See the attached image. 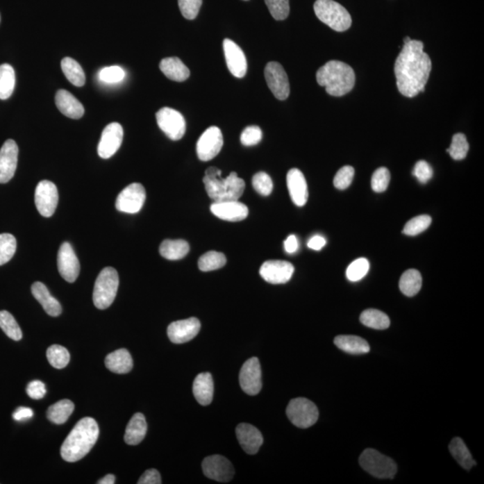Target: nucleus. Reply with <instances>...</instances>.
Here are the masks:
<instances>
[{
	"label": "nucleus",
	"instance_id": "aec40b11",
	"mask_svg": "<svg viewBox=\"0 0 484 484\" xmlns=\"http://www.w3.org/2000/svg\"><path fill=\"white\" fill-rule=\"evenodd\" d=\"M18 147L13 140H8L0 149V183H8L14 177L18 161Z\"/></svg>",
	"mask_w": 484,
	"mask_h": 484
},
{
	"label": "nucleus",
	"instance_id": "bb28decb",
	"mask_svg": "<svg viewBox=\"0 0 484 484\" xmlns=\"http://www.w3.org/2000/svg\"><path fill=\"white\" fill-rule=\"evenodd\" d=\"M214 391V381L210 373L203 372L197 376L193 383V394L200 405H210Z\"/></svg>",
	"mask_w": 484,
	"mask_h": 484
},
{
	"label": "nucleus",
	"instance_id": "8fccbe9b",
	"mask_svg": "<svg viewBox=\"0 0 484 484\" xmlns=\"http://www.w3.org/2000/svg\"><path fill=\"white\" fill-rule=\"evenodd\" d=\"M390 172L387 168L381 167L376 169L372 178V190L377 193L386 191L390 185Z\"/></svg>",
	"mask_w": 484,
	"mask_h": 484
},
{
	"label": "nucleus",
	"instance_id": "c756f323",
	"mask_svg": "<svg viewBox=\"0 0 484 484\" xmlns=\"http://www.w3.org/2000/svg\"><path fill=\"white\" fill-rule=\"evenodd\" d=\"M106 365L110 372L126 374L133 369V359L128 350L119 349L108 354Z\"/></svg>",
	"mask_w": 484,
	"mask_h": 484
},
{
	"label": "nucleus",
	"instance_id": "a878e982",
	"mask_svg": "<svg viewBox=\"0 0 484 484\" xmlns=\"http://www.w3.org/2000/svg\"><path fill=\"white\" fill-rule=\"evenodd\" d=\"M32 294L49 316L58 317L62 312V308H61L60 302L51 294L48 288L42 283L35 282L33 283Z\"/></svg>",
	"mask_w": 484,
	"mask_h": 484
},
{
	"label": "nucleus",
	"instance_id": "58836bf2",
	"mask_svg": "<svg viewBox=\"0 0 484 484\" xmlns=\"http://www.w3.org/2000/svg\"><path fill=\"white\" fill-rule=\"evenodd\" d=\"M226 257L223 253L209 251L203 254L199 260V268L203 272L220 269L226 264Z\"/></svg>",
	"mask_w": 484,
	"mask_h": 484
},
{
	"label": "nucleus",
	"instance_id": "09e8293b",
	"mask_svg": "<svg viewBox=\"0 0 484 484\" xmlns=\"http://www.w3.org/2000/svg\"><path fill=\"white\" fill-rule=\"evenodd\" d=\"M125 71L118 66L104 67L99 72V79L106 84H117L124 80Z\"/></svg>",
	"mask_w": 484,
	"mask_h": 484
},
{
	"label": "nucleus",
	"instance_id": "864d4df0",
	"mask_svg": "<svg viewBox=\"0 0 484 484\" xmlns=\"http://www.w3.org/2000/svg\"><path fill=\"white\" fill-rule=\"evenodd\" d=\"M262 137H263V134H262L260 126H247L244 131H242V135H240V141H242L243 146L252 147L260 143Z\"/></svg>",
	"mask_w": 484,
	"mask_h": 484
},
{
	"label": "nucleus",
	"instance_id": "423d86ee",
	"mask_svg": "<svg viewBox=\"0 0 484 484\" xmlns=\"http://www.w3.org/2000/svg\"><path fill=\"white\" fill-rule=\"evenodd\" d=\"M119 274L115 268L106 267L95 281L92 301L99 310H106L113 303L118 292Z\"/></svg>",
	"mask_w": 484,
	"mask_h": 484
},
{
	"label": "nucleus",
	"instance_id": "bf43d9fd",
	"mask_svg": "<svg viewBox=\"0 0 484 484\" xmlns=\"http://www.w3.org/2000/svg\"><path fill=\"white\" fill-rule=\"evenodd\" d=\"M326 243V240L324 237L315 235L308 242V247L311 249H314V251H320L325 247Z\"/></svg>",
	"mask_w": 484,
	"mask_h": 484
},
{
	"label": "nucleus",
	"instance_id": "a211bd4d",
	"mask_svg": "<svg viewBox=\"0 0 484 484\" xmlns=\"http://www.w3.org/2000/svg\"><path fill=\"white\" fill-rule=\"evenodd\" d=\"M123 128L119 123L113 122L103 129L100 143L98 144V155L103 159H109L115 155L122 146Z\"/></svg>",
	"mask_w": 484,
	"mask_h": 484
},
{
	"label": "nucleus",
	"instance_id": "6ab92c4d",
	"mask_svg": "<svg viewBox=\"0 0 484 484\" xmlns=\"http://www.w3.org/2000/svg\"><path fill=\"white\" fill-rule=\"evenodd\" d=\"M201 328V324L197 317L178 320L168 326V337L174 344L187 343L195 338Z\"/></svg>",
	"mask_w": 484,
	"mask_h": 484
},
{
	"label": "nucleus",
	"instance_id": "7c9ffc66",
	"mask_svg": "<svg viewBox=\"0 0 484 484\" xmlns=\"http://www.w3.org/2000/svg\"><path fill=\"white\" fill-rule=\"evenodd\" d=\"M334 343L339 349L351 354L368 353L371 349L365 339L356 335H338Z\"/></svg>",
	"mask_w": 484,
	"mask_h": 484
},
{
	"label": "nucleus",
	"instance_id": "a19ab883",
	"mask_svg": "<svg viewBox=\"0 0 484 484\" xmlns=\"http://www.w3.org/2000/svg\"><path fill=\"white\" fill-rule=\"evenodd\" d=\"M46 356L49 365L55 369H63L70 362L69 351L61 345L53 344L49 347Z\"/></svg>",
	"mask_w": 484,
	"mask_h": 484
},
{
	"label": "nucleus",
	"instance_id": "f3484780",
	"mask_svg": "<svg viewBox=\"0 0 484 484\" xmlns=\"http://www.w3.org/2000/svg\"><path fill=\"white\" fill-rule=\"evenodd\" d=\"M58 268L67 282L74 283L80 273V264L75 251L69 242H64L58 253Z\"/></svg>",
	"mask_w": 484,
	"mask_h": 484
},
{
	"label": "nucleus",
	"instance_id": "4be33fe9",
	"mask_svg": "<svg viewBox=\"0 0 484 484\" xmlns=\"http://www.w3.org/2000/svg\"><path fill=\"white\" fill-rule=\"evenodd\" d=\"M212 214L228 222H240L244 220L249 215V209L244 203L238 200L232 201L214 202L211 205Z\"/></svg>",
	"mask_w": 484,
	"mask_h": 484
},
{
	"label": "nucleus",
	"instance_id": "603ef678",
	"mask_svg": "<svg viewBox=\"0 0 484 484\" xmlns=\"http://www.w3.org/2000/svg\"><path fill=\"white\" fill-rule=\"evenodd\" d=\"M202 0H178L181 14L187 20H193L199 13Z\"/></svg>",
	"mask_w": 484,
	"mask_h": 484
},
{
	"label": "nucleus",
	"instance_id": "f8f14e48",
	"mask_svg": "<svg viewBox=\"0 0 484 484\" xmlns=\"http://www.w3.org/2000/svg\"><path fill=\"white\" fill-rule=\"evenodd\" d=\"M37 210L44 217H51L56 211L58 192L56 185L42 181L37 185L35 195Z\"/></svg>",
	"mask_w": 484,
	"mask_h": 484
},
{
	"label": "nucleus",
	"instance_id": "1a4fd4ad",
	"mask_svg": "<svg viewBox=\"0 0 484 484\" xmlns=\"http://www.w3.org/2000/svg\"><path fill=\"white\" fill-rule=\"evenodd\" d=\"M157 124L169 140H181L186 132V122L183 114L172 108L165 107L156 113Z\"/></svg>",
	"mask_w": 484,
	"mask_h": 484
},
{
	"label": "nucleus",
	"instance_id": "c85d7f7f",
	"mask_svg": "<svg viewBox=\"0 0 484 484\" xmlns=\"http://www.w3.org/2000/svg\"><path fill=\"white\" fill-rule=\"evenodd\" d=\"M160 69L166 78L176 82H183L190 78V72L186 65L178 58H163L160 63Z\"/></svg>",
	"mask_w": 484,
	"mask_h": 484
},
{
	"label": "nucleus",
	"instance_id": "0eeeda50",
	"mask_svg": "<svg viewBox=\"0 0 484 484\" xmlns=\"http://www.w3.org/2000/svg\"><path fill=\"white\" fill-rule=\"evenodd\" d=\"M360 467L372 476L381 479H393L397 467L393 459L382 455L377 450L368 449L362 452L359 459Z\"/></svg>",
	"mask_w": 484,
	"mask_h": 484
},
{
	"label": "nucleus",
	"instance_id": "a18cd8bd",
	"mask_svg": "<svg viewBox=\"0 0 484 484\" xmlns=\"http://www.w3.org/2000/svg\"><path fill=\"white\" fill-rule=\"evenodd\" d=\"M369 263L365 258H358L350 264L347 270V276L351 282H358L368 274Z\"/></svg>",
	"mask_w": 484,
	"mask_h": 484
},
{
	"label": "nucleus",
	"instance_id": "72a5a7b5",
	"mask_svg": "<svg viewBox=\"0 0 484 484\" xmlns=\"http://www.w3.org/2000/svg\"><path fill=\"white\" fill-rule=\"evenodd\" d=\"M75 405L72 401L64 399L58 401L54 405L49 406L47 417L49 421L56 424H63L73 414Z\"/></svg>",
	"mask_w": 484,
	"mask_h": 484
},
{
	"label": "nucleus",
	"instance_id": "e2e57ef3",
	"mask_svg": "<svg viewBox=\"0 0 484 484\" xmlns=\"http://www.w3.org/2000/svg\"><path fill=\"white\" fill-rule=\"evenodd\" d=\"M411 41H412V40H411V38H410V37H406L405 40H403V42H405V43H407V42H409Z\"/></svg>",
	"mask_w": 484,
	"mask_h": 484
},
{
	"label": "nucleus",
	"instance_id": "052dcab7",
	"mask_svg": "<svg viewBox=\"0 0 484 484\" xmlns=\"http://www.w3.org/2000/svg\"><path fill=\"white\" fill-rule=\"evenodd\" d=\"M285 251L289 253V254H294L299 249V242L297 237L295 235H290L287 239L285 240Z\"/></svg>",
	"mask_w": 484,
	"mask_h": 484
},
{
	"label": "nucleus",
	"instance_id": "13d9d810",
	"mask_svg": "<svg viewBox=\"0 0 484 484\" xmlns=\"http://www.w3.org/2000/svg\"><path fill=\"white\" fill-rule=\"evenodd\" d=\"M33 416V411L28 407H18L13 414L14 420L17 422L28 421Z\"/></svg>",
	"mask_w": 484,
	"mask_h": 484
},
{
	"label": "nucleus",
	"instance_id": "7ed1b4c3",
	"mask_svg": "<svg viewBox=\"0 0 484 484\" xmlns=\"http://www.w3.org/2000/svg\"><path fill=\"white\" fill-rule=\"evenodd\" d=\"M317 81L325 86L332 97H340L348 94L356 85V73L349 65L338 60L328 61L317 72Z\"/></svg>",
	"mask_w": 484,
	"mask_h": 484
},
{
	"label": "nucleus",
	"instance_id": "6e6d98bb",
	"mask_svg": "<svg viewBox=\"0 0 484 484\" xmlns=\"http://www.w3.org/2000/svg\"><path fill=\"white\" fill-rule=\"evenodd\" d=\"M46 386L41 381H33L30 382L26 387L27 394L32 399L40 400L42 399L46 394Z\"/></svg>",
	"mask_w": 484,
	"mask_h": 484
},
{
	"label": "nucleus",
	"instance_id": "37998d69",
	"mask_svg": "<svg viewBox=\"0 0 484 484\" xmlns=\"http://www.w3.org/2000/svg\"><path fill=\"white\" fill-rule=\"evenodd\" d=\"M468 150H469V144H468L467 137L464 134H456L453 137L452 143L450 147L447 149L450 156L456 161H460L467 157Z\"/></svg>",
	"mask_w": 484,
	"mask_h": 484
},
{
	"label": "nucleus",
	"instance_id": "20e7f679",
	"mask_svg": "<svg viewBox=\"0 0 484 484\" xmlns=\"http://www.w3.org/2000/svg\"><path fill=\"white\" fill-rule=\"evenodd\" d=\"M203 178L206 192L214 202L238 200L245 190V181L236 172H231L226 178H222V171L217 167H209Z\"/></svg>",
	"mask_w": 484,
	"mask_h": 484
},
{
	"label": "nucleus",
	"instance_id": "4d7b16f0",
	"mask_svg": "<svg viewBox=\"0 0 484 484\" xmlns=\"http://www.w3.org/2000/svg\"><path fill=\"white\" fill-rule=\"evenodd\" d=\"M138 484H161V474L156 469H149L144 472L143 476L138 480Z\"/></svg>",
	"mask_w": 484,
	"mask_h": 484
},
{
	"label": "nucleus",
	"instance_id": "f704fd0d",
	"mask_svg": "<svg viewBox=\"0 0 484 484\" xmlns=\"http://www.w3.org/2000/svg\"><path fill=\"white\" fill-rule=\"evenodd\" d=\"M422 278L420 272L415 269H409L401 276L399 282L400 291L408 297H412L420 292Z\"/></svg>",
	"mask_w": 484,
	"mask_h": 484
},
{
	"label": "nucleus",
	"instance_id": "cd10ccee",
	"mask_svg": "<svg viewBox=\"0 0 484 484\" xmlns=\"http://www.w3.org/2000/svg\"><path fill=\"white\" fill-rule=\"evenodd\" d=\"M147 433V424L144 415L137 412L126 428L124 440L128 445L135 446L143 442Z\"/></svg>",
	"mask_w": 484,
	"mask_h": 484
},
{
	"label": "nucleus",
	"instance_id": "5fc2aeb1",
	"mask_svg": "<svg viewBox=\"0 0 484 484\" xmlns=\"http://www.w3.org/2000/svg\"><path fill=\"white\" fill-rule=\"evenodd\" d=\"M412 175H414L421 183L425 184L433 178V171L427 162L419 161L416 162L415 165Z\"/></svg>",
	"mask_w": 484,
	"mask_h": 484
},
{
	"label": "nucleus",
	"instance_id": "2eb2a0df",
	"mask_svg": "<svg viewBox=\"0 0 484 484\" xmlns=\"http://www.w3.org/2000/svg\"><path fill=\"white\" fill-rule=\"evenodd\" d=\"M240 385L249 396H256L262 388V372L260 360L257 357L249 359L240 372Z\"/></svg>",
	"mask_w": 484,
	"mask_h": 484
},
{
	"label": "nucleus",
	"instance_id": "39448f33",
	"mask_svg": "<svg viewBox=\"0 0 484 484\" xmlns=\"http://www.w3.org/2000/svg\"><path fill=\"white\" fill-rule=\"evenodd\" d=\"M314 11L322 23L337 32L349 29L353 22L349 12L334 0H317Z\"/></svg>",
	"mask_w": 484,
	"mask_h": 484
},
{
	"label": "nucleus",
	"instance_id": "79ce46f5",
	"mask_svg": "<svg viewBox=\"0 0 484 484\" xmlns=\"http://www.w3.org/2000/svg\"><path fill=\"white\" fill-rule=\"evenodd\" d=\"M17 251V240L10 233L0 234V266L7 264Z\"/></svg>",
	"mask_w": 484,
	"mask_h": 484
},
{
	"label": "nucleus",
	"instance_id": "2f4dec72",
	"mask_svg": "<svg viewBox=\"0 0 484 484\" xmlns=\"http://www.w3.org/2000/svg\"><path fill=\"white\" fill-rule=\"evenodd\" d=\"M189 251V243L183 240H165L160 246V254L169 260H181Z\"/></svg>",
	"mask_w": 484,
	"mask_h": 484
},
{
	"label": "nucleus",
	"instance_id": "c9c22d12",
	"mask_svg": "<svg viewBox=\"0 0 484 484\" xmlns=\"http://www.w3.org/2000/svg\"><path fill=\"white\" fill-rule=\"evenodd\" d=\"M61 69L71 84L78 86V87L85 85V72L78 61L69 57L65 58L61 61Z\"/></svg>",
	"mask_w": 484,
	"mask_h": 484
},
{
	"label": "nucleus",
	"instance_id": "9b49d317",
	"mask_svg": "<svg viewBox=\"0 0 484 484\" xmlns=\"http://www.w3.org/2000/svg\"><path fill=\"white\" fill-rule=\"evenodd\" d=\"M224 146V137L221 129L210 126L199 137L197 144V153L203 162H208L217 156Z\"/></svg>",
	"mask_w": 484,
	"mask_h": 484
},
{
	"label": "nucleus",
	"instance_id": "4c0bfd02",
	"mask_svg": "<svg viewBox=\"0 0 484 484\" xmlns=\"http://www.w3.org/2000/svg\"><path fill=\"white\" fill-rule=\"evenodd\" d=\"M15 85V73L9 64L0 66V99L7 100L13 94Z\"/></svg>",
	"mask_w": 484,
	"mask_h": 484
},
{
	"label": "nucleus",
	"instance_id": "ddd939ff",
	"mask_svg": "<svg viewBox=\"0 0 484 484\" xmlns=\"http://www.w3.org/2000/svg\"><path fill=\"white\" fill-rule=\"evenodd\" d=\"M267 84L274 97L278 100H286L290 95V84L287 74L281 64L269 62L265 69Z\"/></svg>",
	"mask_w": 484,
	"mask_h": 484
},
{
	"label": "nucleus",
	"instance_id": "393cba45",
	"mask_svg": "<svg viewBox=\"0 0 484 484\" xmlns=\"http://www.w3.org/2000/svg\"><path fill=\"white\" fill-rule=\"evenodd\" d=\"M55 101H56L58 109L65 116L73 119H78L84 116L85 108L83 104L67 90L64 89L58 90Z\"/></svg>",
	"mask_w": 484,
	"mask_h": 484
},
{
	"label": "nucleus",
	"instance_id": "dca6fc26",
	"mask_svg": "<svg viewBox=\"0 0 484 484\" xmlns=\"http://www.w3.org/2000/svg\"><path fill=\"white\" fill-rule=\"evenodd\" d=\"M294 273V267L287 261L268 260L262 265L260 274L267 283L282 285L291 280Z\"/></svg>",
	"mask_w": 484,
	"mask_h": 484
},
{
	"label": "nucleus",
	"instance_id": "4468645a",
	"mask_svg": "<svg viewBox=\"0 0 484 484\" xmlns=\"http://www.w3.org/2000/svg\"><path fill=\"white\" fill-rule=\"evenodd\" d=\"M203 474L217 482L228 483L233 479L235 471L226 458L220 455L208 456L202 463Z\"/></svg>",
	"mask_w": 484,
	"mask_h": 484
},
{
	"label": "nucleus",
	"instance_id": "b1692460",
	"mask_svg": "<svg viewBox=\"0 0 484 484\" xmlns=\"http://www.w3.org/2000/svg\"><path fill=\"white\" fill-rule=\"evenodd\" d=\"M287 187L292 202L298 206H303L308 201L309 192H308L307 181L303 174L298 169H291L288 172Z\"/></svg>",
	"mask_w": 484,
	"mask_h": 484
},
{
	"label": "nucleus",
	"instance_id": "473e14b6",
	"mask_svg": "<svg viewBox=\"0 0 484 484\" xmlns=\"http://www.w3.org/2000/svg\"><path fill=\"white\" fill-rule=\"evenodd\" d=\"M449 451L456 461L465 470H470L476 465L469 449H467V445L460 437H455L454 440H452L449 444Z\"/></svg>",
	"mask_w": 484,
	"mask_h": 484
},
{
	"label": "nucleus",
	"instance_id": "49530a36",
	"mask_svg": "<svg viewBox=\"0 0 484 484\" xmlns=\"http://www.w3.org/2000/svg\"><path fill=\"white\" fill-rule=\"evenodd\" d=\"M270 14L276 20L282 21L288 17L290 13L289 0H265Z\"/></svg>",
	"mask_w": 484,
	"mask_h": 484
},
{
	"label": "nucleus",
	"instance_id": "412c9836",
	"mask_svg": "<svg viewBox=\"0 0 484 484\" xmlns=\"http://www.w3.org/2000/svg\"><path fill=\"white\" fill-rule=\"evenodd\" d=\"M223 45L228 69L235 78H244L248 69L244 52L237 43L230 39H225Z\"/></svg>",
	"mask_w": 484,
	"mask_h": 484
},
{
	"label": "nucleus",
	"instance_id": "ea45409f",
	"mask_svg": "<svg viewBox=\"0 0 484 484\" xmlns=\"http://www.w3.org/2000/svg\"><path fill=\"white\" fill-rule=\"evenodd\" d=\"M0 328L9 338L13 339L15 341H20L23 337V333H22L17 320L7 310L0 311Z\"/></svg>",
	"mask_w": 484,
	"mask_h": 484
},
{
	"label": "nucleus",
	"instance_id": "5701e85b",
	"mask_svg": "<svg viewBox=\"0 0 484 484\" xmlns=\"http://www.w3.org/2000/svg\"><path fill=\"white\" fill-rule=\"evenodd\" d=\"M236 435L240 447L249 455L257 454L264 442L260 431L251 424H239L236 428Z\"/></svg>",
	"mask_w": 484,
	"mask_h": 484
},
{
	"label": "nucleus",
	"instance_id": "f03ea898",
	"mask_svg": "<svg viewBox=\"0 0 484 484\" xmlns=\"http://www.w3.org/2000/svg\"><path fill=\"white\" fill-rule=\"evenodd\" d=\"M98 437L97 422L91 417L83 418L65 440L60 449L61 456L70 463L79 461L91 451Z\"/></svg>",
	"mask_w": 484,
	"mask_h": 484
},
{
	"label": "nucleus",
	"instance_id": "9d476101",
	"mask_svg": "<svg viewBox=\"0 0 484 484\" xmlns=\"http://www.w3.org/2000/svg\"><path fill=\"white\" fill-rule=\"evenodd\" d=\"M147 193L143 185L132 183L119 193L116 200L117 210L126 214H137L143 208Z\"/></svg>",
	"mask_w": 484,
	"mask_h": 484
},
{
	"label": "nucleus",
	"instance_id": "680f3d73",
	"mask_svg": "<svg viewBox=\"0 0 484 484\" xmlns=\"http://www.w3.org/2000/svg\"><path fill=\"white\" fill-rule=\"evenodd\" d=\"M115 483V476L113 474H107L106 476L101 478L98 484H114Z\"/></svg>",
	"mask_w": 484,
	"mask_h": 484
},
{
	"label": "nucleus",
	"instance_id": "6e6552de",
	"mask_svg": "<svg viewBox=\"0 0 484 484\" xmlns=\"http://www.w3.org/2000/svg\"><path fill=\"white\" fill-rule=\"evenodd\" d=\"M286 415L292 424L301 428L312 426L319 415L315 403L303 397L291 400L286 409Z\"/></svg>",
	"mask_w": 484,
	"mask_h": 484
},
{
	"label": "nucleus",
	"instance_id": "f257e3e1",
	"mask_svg": "<svg viewBox=\"0 0 484 484\" xmlns=\"http://www.w3.org/2000/svg\"><path fill=\"white\" fill-rule=\"evenodd\" d=\"M424 48V42L416 40L405 43L394 63L397 88L406 97L412 98L424 92L430 76L433 64Z\"/></svg>",
	"mask_w": 484,
	"mask_h": 484
},
{
	"label": "nucleus",
	"instance_id": "e433bc0d",
	"mask_svg": "<svg viewBox=\"0 0 484 484\" xmlns=\"http://www.w3.org/2000/svg\"><path fill=\"white\" fill-rule=\"evenodd\" d=\"M363 325L373 329L384 330L390 328V317L381 310L369 309L363 311L360 317Z\"/></svg>",
	"mask_w": 484,
	"mask_h": 484
},
{
	"label": "nucleus",
	"instance_id": "de8ad7c7",
	"mask_svg": "<svg viewBox=\"0 0 484 484\" xmlns=\"http://www.w3.org/2000/svg\"><path fill=\"white\" fill-rule=\"evenodd\" d=\"M252 185L254 190L262 196H269L272 193L273 181L266 172H258L253 176Z\"/></svg>",
	"mask_w": 484,
	"mask_h": 484
},
{
	"label": "nucleus",
	"instance_id": "3c124183",
	"mask_svg": "<svg viewBox=\"0 0 484 484\" xmlns=\"http://www.w3.org/2000/svg\"><path fill=\"white\" fill-rule=\"evenodd\" d=\"M354 177V169L351 166H344L341 168L335 174L334 178V186L337 190H344L350 186Z\"/></svg>",
	"mask_w": 484,
	"mask_h": 484
},
{
	"label": "nucleus",
	"instance_id": "c03bdc74",
	"mask_svg": "<svg viewBox=\"0 0 484 484\" xmlns=\"http://www.w3.org/2000/svg\"><path fill=\"white\" fill-rule=\"evenodd\" d=\"M431 224V217L430 215H419L415 218L411 219V220L407 222L403 228V233L406 235L415 236L418 235L424 231H426Z\"/></svg>",
	"mask_w": 484,
	"mask_h": 484
}]
</instances>
